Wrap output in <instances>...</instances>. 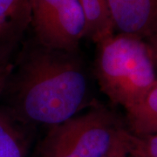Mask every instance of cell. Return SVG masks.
<instances>
[{"label":"cell","mask_w":157,"mask_h":157,"mask_svg":"<svg viewBox=\"0 0 157 157\" xmlns=\"http://www.w3.org/2000/svg\"><path fill=\"white\" fill-rule=\"evenodd\" d=\"M126 112L131 135H157V82L138 104Z\"/></svg>","instance_id":"cell-7"},{"label":"cell","mask_w":157,"mask_h":157,"mask_svg":"<svg viewBox=\"0 0 157 157\" xmlns=\"http://www.w3.org/2000/svg\"><path fill=\"white\" fill-rule=\"evenodd\" d=\"M114 33L147 39L157 34V0H107Z\"/></svg>","instance_id":"cell-5"},{"label":"cell","mask_w":157,"mask_h":157,"mask_svg":"<svg viewBox=\"0 0 157 157\" xmlns=\"http://www.w3.org/2000/svg\"><path fill=\"white\" fill-rule=\"evenodd\" d=\"M131 148L144 157H157V135L135 136L132 135Z\"/></svg>","instance_id":"cell-10"},{"label":"cell","mask_w":157,"mask_h":157,"mask_svg":"<svg viewBox=\"0 0 157 157\" xmlns=\"http://www.w3.org/2000/svg\"><path fill=\"white\" fill-rule=\"evenodd\" d=\"M126 131L114 112L97 103L51 127L39 157H103Z\"/></svg>","instance_id":"cell-3"},{"label":"cell","mask_w":157,"mask_h":157,"mask_svg":"<svg viewBox=\"0 0 157 157\" xmlns=\"http://www.w3.org/2000/svg\"><path fill=\"white\" fill-rule=\"evenodd\" d=\"M32 0H0V45H13L31 24Z\"/></svg>","instance_id":"cell-6"},{"label":"cell","mask_w":157,"mask_h":157,"mask_svg":"<svg viewBox=\"0 0 157 157\" xmlns=\"http://www.w3.org/2000/svg\"><path fill=\"white\" fill-rule=\"evenodd\" d=\"M84 11L86 37L96 45L114 34L107 0H78Z\"/></svg>","instance_id":"cell-8"},{"label":"cell","mask_w":157,"mask_h":157,"mask_svg":"<svg viewBox=\"0 0 157 157\" xmlns=\"http://www.w3.org/2000/svg\"><path fill=\"white\" fill-rule=\"evenodd\" d=\"M30 25L38 43L57 50H78L86 33L78 0H32Z\"/></svg>","instance_id":"cell-4"},{"label":"cell","mask_w":157,"mask_h":157,"mask_svg":"<svg viewBox=\"0 0 157 157\" xmlns=\"http://www.w3.org/2000/svg\"><path fill=\"white\" fill-rule=\"evenodd\" d=\"M12 48V45H0V79L11 73L12 64L9 59Z\"/></svg>","instance_id":"cell-12"},{"label":"cell","mask_w":157,"mask_h":157,"mask_svg":"<svg viewBox=\"0 0 157 157\" xmlns=\"http://www.w3.org/2000/svg\"><path fill=\"white\" fill-rule=\"evenodd\" d=\"M131 138L132 135L127 130L103 157H128L131 148Z\"/></svg>","instance_id":"cell-11"},{"label":"cell","mask_w":157,"mask_h":157,"mask_svg":"<svg viewBox=\"0 0 157 157\" xmlns=\"http://www.w3.org/2000/svg\"><path fill=\"white\" fill-rule=\"evenodd\" d=\"M19 124L0 109V157H25L27 140Z\"/></svg>","instance_id":"cell-9"},{"label":"cell","mask_w":157,"mask_h":157,"mask_svg":"<svg viewBox=\"0 0 157 157\" xmlns=\"http://www.w3.org/2000/svg\"><path fill=\"white\" fill-rule=\"evenodd\" d=\"M10 74V73H9ZM9 74L5 77V78H1L0 79V95H1V94H2V92H3V90L5 88V86H6V80H7V78H8V76H9Z\"/></svg>","instance_id":"cell-14"},{"label":"cell","mask_w":157,"mask_h":157,"mask_svg":"<svg viewBox=\"0 0 157 157\" xmlns=\"http://www.w3.org/2000/svg\"><path fill=\"white\" fill-rule=\"evenodd\" d=\"M147 44L148 45V49L150 52V55H151L153 62L155 64V69L157 70V34L152 36L148 39H145Z\"/></svg>","instance_id":"cell-13"},{"label":"cell","mask_w":157,"mask_h":157,"mask_svg":"<svg viewBox=\"0 0 157 157\" xmlns=\"http://www.w3.org/2000/svg\"><path fill=\"white\" fill-rule=\"evenodd\" d=\"M91 73L78 50L49 48L36 40L24 48L3 92V110L21 125L53 127L96 105Z\"/></svg>","instance_id":"cell-1"},{"label":"cell","mask_w":157,"mask_h":157,"mask_svg":"<svg viewBox=\"0 0 157 157\" xmlns=\"http://www.w3.org/2000/svg\"><path fill=\"white\" fill-rule=\"evenodd\" d=\"M94 73L101 92L125 110L138 104L157 82L146 40L123 33L97 44Z\"/></svg>","instance_id":"cell-2"},{"label":"cell","mask_w":157,"mask_h":157,"mask_svg":"<svg viewBox=\"0 0 157 157\" xmlns=\"http://www.w3.org/2000/svg\"><path fill=\"white\" fill-rule=\"evenodd\" d=\"M128 157H144L142 156L141 155H140L139 153L135 152V150H133L132 148H130V152H129Z\"/></svg>","instance_id":"cell-15"}]
</instances>
